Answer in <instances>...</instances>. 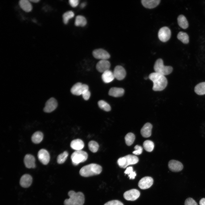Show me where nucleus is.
I'll return each mask as SVG.
<instances>
[{
  "label": "nucleus",
  "instance_id": "1",
  "mask_svg": "<svg viewBox=\"0 0 205 205\" xmlns=\"http://www.w3.org/2000/svg\"><path fill=\"white\" fill-rule=\"evenodd\" d=\"M149 78L153 83L152 89L154 91H162L167 85V80L163 75L155 72L150 74Z\"/></svg>",
  "mask_w": 205,
  "mask_h": 205
},
{
  "label": "nucleus",
  "instance_id": "43",
  "mask_svg": "<svg viewBox=\"0 0 205 205\" xmlns=\"http://www.w3.org/2000/svg\"><path fill=\"white\" fill-rule=\"evenodd\" d=\"M200 205H205V198H202L199 201Z\"/></svg>",
  "mask_w": 205,
  "mask_h": 205
},
{
  "label": "nucleus",
  "instance_id": "4",
  "mask_svg": "<svg viewBox=\"0 0 205 205\" xmlns=\"http://www.w3.org/2000/svg\"><path fill=\"white\" fill-rule=\"evenodd\" d=\"M154 69L155 72L165 76L171 73L173 68L171 66L164 65L162 59L159 58L155 62Z\"/></svg>",
  "mask_w": 205,
  "mask_h": 205
},
{
  "label": "nucleus",
  "instance_id": "35",
  "mask_svg": "<svg viewBox=\"0 0 205 205\" xmlns=\"http://www.w3.org/2000/svg\"><path fill=\"white\" fill-rule=\"evenodd\" d=\"M98 103L99 107L105 111H109L111 109V107L109 104L103 100L99 101Z\"/></svg>",
  "mask_w": 205,
  "mask_h": 205
},
{
  "label": "nucleus",
  "instance_id": "32",
  "mask_svg": "<svg viewBox=\"0 0 205 205\" xmlns=\"http://www.w3.org/2000/svg\"><path fill=\"white\" fill-rule=\"evenodd\" d=\"M88 146L89 150L93 153L97 152L99 147L98 144L96 142L93 140L89 142Z\"/></svg>",
  "mask_w": 205,
  "mask_h": 205
},
{
  "label": "nucleus",
  "instance_id": "23",
  "mask_svg": "<svg viewBox=\"0 0 205 205\" xmlns=\"http://www.w3.org/2000/svg\"><path fill=\"white\" fill-rule=\"evenodd\" d=\"M102 78L104 83H108L112 81L115 77L113 73L108 70L103 73Z\"/></svg>",
  "mask_w": 205,
  "mask_h": 205
},
{
  "label": "nucleus",
  "instance_id": "29",
  "mask_svg": "<svg viewBox=\"0 0 205 205\" xmlns=\"http://www.w3.org/2000/svg\"><path fill=\"white\" fill-rule=\"evenodd\" d=\"M177 38L184 44H187L189 42L188 36L185 32H180L177 35Z\"/></svg>",
  "mask_w": 205,
  "mask_h": 205
},
{
  "label": "nucleus",
  "instance_id": "41",
  "mask_svg": "<svg viewBox=\"0 0 205 205\" xmlns=\"http://www.w3.org/2000/svg\"><path fill=\"white\" fill-rule=\"evenodd\" d=\"M83 98L85 100H88L90 96V92L89 90L85 91L82 94Z\"/></svg>",
  "mask_w": 205,
  "mask_h": 205
},
{
  "label": "nucleus",
  "instance_id": "31",
  "mask_svg": "<svg viewBox=\"0 0 205 205\" xmlns=\"http://www.w3.org/2000/svg\"><path fill=\"white\" fill-rule=\"evenodd\" d=\"M143 147L147 151L150 152L152 151L154 147V144L153 142L150 140H146L143 143Z\"/></svg>",
  "mask_w": 205,
  "mask_h": 205
},
{
  "label": "nucleus",
  "instance_id": "14",
  "mask_svg": "<svg viewBox=\"0 0 205 205\" xmlns=\"http://www.w3.org/2000/svg\"><path fill=\"white\" fill-rule=\"evenodd\" d=\"M169 169L174 172H178L181 171L183 169V164L179 161L171 160L168 163Z\"/></svg>",
  "mask_w": 205,
  "mask_h": 205
},
{
  "label": "nucleus",
  "instance_id": "11",
  "mask_svg": "<svg viewBox=\"0 0 205 205\" xmlns=\"http://www.w3.org/2000/svg\"><path fill=\"white\" fill-rule=\"evenodd\" d=\"M140 193L136 189H132L125 192L123 196L124 198L128 200L134 201L136 200L140 196Z\"/></svg>",
  "mask_w": 205,
  "mask_h": 205
},
{
  "label": "nucleus",
  "instance_id": "19",
  "mask_svg": "<svg viewBox=\"0 0 205 205\" xmlns=\"http://www.w3.org/2000/svg\"><path fill=\"white\" fill-rule=\"evenodd\" d=\"M84 146V144L82 140L76 139L72 140L70 143V147L76 151L81 150Z\"/></svg>",
  "mask_w": 205,
  "mask_h": 205
},
{
  "label": "nucleus",
  "instance_id": "20",
  "mask_svg": "<svg viewBox=\"0 0 205 205\" xmlns=\"http://www.w3.org/2000/svg\"><path fill=\"white\" fill-rule=\"evenodd\" d=\"M160 0H142L141 2L145 8L152 9L157 7L160 3Z\"/></svg>",
  "mask_w": 205,
  "mask_h": 205
},
{
  "label": "nucleus",
  "instance_id": "27",
  "mask_svg": "<svg viewBox=\"0 0 205 205\" xmlns=\"http://www.w3.org/2000/svg\"><path fill=\"white\" fill-rule=\"evenodd\" d=\"M194 91L196 93L199 95L205 94V82L197 85L194 87Z\"/></svg>",
  "mask_w": 205,
  "mask_h": 205
},
{
  "label": "nucleus",
  "instance_id": "39",
  "mask_svg": "<svg viewBox=\"0 0 205 205\" xmlns=\"http://www.w3.org/2000/svg\"><path fill=\"white\" fill-rule=\"evenodd\" d=\"M184 205H198L196 202L192 198H187L184 202Z\"/></svg>",
  "mask_w": 205,
  "mask_h": 205
},
{
  "label": "nucleus",
  "instance_id": "12",
  "mask_svg": "<svg viewBox=\"0 0 205 205\" xmlns=\"http://www.w3.org/2000/svg\"><path fill=\"white\" fill-rule=\"evenodd\" d=\"M153 179L150 177H145L142 178L139 181L138 186L142 189H145L150 188L153 184Z\"/></svg>",
  "mask_w": 205,
  "mask_h": 205
},
{
  "label": "nucleus",
  "instance_id": "18",
  "mask_svg": "<svg viewBox=\"0 0 205 205\" xmlns=\"http://www.w3.org/2000/svg\"><path fill=\"white\" fill-rule=\"evenodd\" d=\"M152 128V124L149 123H145L141 129L140 132L143 137L148 138L151 135V130Z\"/></svg>",
  "mask_w": 205,
  "mask_h": 205
},
{
  "label": "nucleus",
  "instance_id": "7",
  "mask_svg": "<svg viewBox=\"0 0 205 205\" xmlns=\"http://www.w3.org/2000/svg\"><path fill=\"white\" fill-rule=\"evenodd\" d=\"M171 34L170 29L167 26H164L159 30L158 34V37L160 41L165 42L169 39Z\"/></svg>",
  "mask_w": 205,
  "mask_h": 205
},
{
  "label": "nucleus",
  "instance_id": "38",
  "mask_svg": "<svg viewBox=\"0 0 205 205\" xmlns=\"http://www.w3.org/2000/svg\"><path fill=\"white\" fill-rule=\"evenodd\" d=\"M125 163V158L124 157L119 158L117 161L118 165L121 168H124Z\"/></svg>",
  "mask_w": 205,
  "mask_h": 205
},
{
  "label": "nucleus",
  "instance_id": "30",
  "mask_svg": "<svg viewBox=\"0 0 205 205\" xmlns=\"http://www.w3.org/2000/svg\"><path fill=\"white\" fill-rule=\"evenodd\" d=\"M135 138V135L132 133H128L125 137V140L126 145H131L134 143Z\"/></svg>",
  "mask_w": 205,
  "mask_h": 205
},
{
  "label": "nucleus",
  "instance_id": "44",
  "mask_svg": "<svg viewBox=\"0 0 205 205\" xmlns=\"http://www.w3.org/2000/svg\"><path fill=\"white\" fill-rule=\"evenodd\" d=\"M86 3H82L81 4V5H80V7H81V8H83L84 7H85V5H86Z\"/></svg>",
  "mask_w": 205,
  "mask_h": 205
},
{
  "label": "nucleus",
  "instance_id": "8",
  "mask_svg": "<svg viewBox=\"0 0 205 205\" xmlns=\"http://www.w3.org/2000/svg\"><path fill=\"white\" fill-rule=\"evenodd\" d=\"M58 104L56 100L51 97L46 101L43 109L44 111L46 113H50L54 111L57 107Z\"/></svg>",
  "mask_w": 205,
  "mask_h": 205
},
{
  "label": "nucleus",
  "instance_id": "40",
  "mask_svg": "<svg viewBox=\"0 0 205 205\" xmlns=\"http://www.w3.org/2000/svg\"><path fill=\"white\" fill-rule=\"evenodd\" d=\"M104 205H124V204L121 202L119 200H114L106 202Z\"/></svg>",
  "mask_w": 205,
  "mask_h": 205
},
{
  "label": "nucleus",
  "instance_id": "13",
  "mask_svg": "<svg viewBox=\"0 0 205 205\" xmlns=\"http://www.w3.org/2000/svg\"><path fill=\"white\" fill-rule=\"evenodd\" d=\"M114 77L119 80L123 79L126 75V72L124 68L121 65H117L114 68L113 72Z\"/></svg>",
  "mask_w": 205,
  "mask_h": 205
},
{
  "label": "nucleus",
  "instance_id": "15",
  "mask_svg": "<svg viewBox=\"0 0 205 205\" xmlns=\"http://www.w3.org/2000/svg\"><path fill=\"white\" fill-rule=\"evenodd\" d=\"M110 66V62L107 60H101L97 64L96 69L100 72L103 73L109 70Z\"/></svg>",
  "mask_w": 205,
  "mask_h": 205
},
{
  "label": "nucleus",
  "instance_id": "9",
  "mask_svg": "<svg viewBox=\"0 0 205 205\" xmlns=\"http://www.w3.org/2000/svg\"><path fill=\"white\" fill-rule=\"evenodd\" d=\"M92 54L96 59L101 60H107L110 57V54L105 50L102 49H96L93 51Z\"/></svg>",
  "mask_w": 205,
  "mask_h": 205
},
{
  "label": "nucleus",
  "instance_id": "2",
  "mask_svg": "<svg viewBox=\"0 0 205 205\" xmlns=\"http://www.w3.org/2000/svg\"><path fill=\"white\" fill-rule=\"evenodd\" d=\"M69 197L64 202V205H83L85 201L83 194L81 192H76L73 190H70L68 192Z\"/></svg>",
  "mask_w": 205,
  "mask_h": 205
},
{
  "label": "nucleus",
  "instance_id": "45",
  "mask_svg": "<svg viewBox=\"0 0 205 205\" xmlns=\"http://www.w3.org/2000/svg\"><path fill=\"white\" fill-rule=\"evenodd\" d=\"M29 1L33 3H37L39 1V0H30Z\"/></svg>",
  "mask_w": 205,
  "mask_h": 205
},
{
  "label": "nucleus",
  "instance_id": "24",
  "mask_svg": "<svg viewBox=\"0 0 205 205\" xmlns=\"http://www.w3.org/2000/svg\"><path fill=\"white\" fill-rule=\"evenodd\" d=\"M19 3L20 7L24 11L28 12L31 11L32 6L29 1L21 0L19 1Z\"/></svg>",
  "mask_w": 205,
  "mask_h": 205
},
{
  "label": "nucleus",
  "instance_id": "10",
  "mask_svg": "<svg viewBox=\"0 0 205 205\" xmlns=\"http://www.w3.org/2000/svg\"><path fill=\"white\" fill-rule=\"evenodd\" d=\"M38 157L40 161L44 165H47L50 160V154L46 150L42 149L38 153Z\"/></svg>",
  "mask_w": 205,
  "mask_h": 205
},
{
  "label": "nucleus",
  "instance_id": "22",
  "mask_svg": "<svg viewBox=\"0 0 205 205\" xmlns=\"http://www.w3.org/2000/svg\"><path fill=\"white\" fill-rule=\"evenodd\" d=\"M125 158V164L124 168L127 166L131 165H133L137 163L139 161L138 157L134 155H128L124 156Z\"/></svg>",
  "mask_w": 205,
  "mask_h": 205
},
{
  "label": "nucleus",
  "instance_id": "37",
  "mask_svg": "<svg viewBox=\"0 0 205 205\" xmlns=\"http://www.w3.org/2000/svg\"><path fill=\"white\" fill-rule=\"evenodd\" d=\"M135 150L133 152V153L135 155H139L141 154L142 152L143 148L141 146L136 145L134 147Z\"/></svg>",
  "mask_w": 205,
  "mask_h": 205
},
{
  "label": "nucleus",
  "instance_id": "16",
  "mask_svg": "<svg viewBox=\"0 0 205 205\" xmlns=\"http://www.w3.org/2000/svg\"><path fill=\"white\" fill-rule=\"evenodd\" d=\"M32 176L28 174H25L22 176L20 180V184L22 187L27 188L32 184Z\"/></svg>",
  "mask_w": 205,
  "mask_h": 205
},
{
  "label": "nucleus",
  "instance_id": "6",
  "mask_svg": "<svg viewBox=\"0 0 205 205\" xmlns=\"http://www.w3.org/2000/svg\"><path fill=\"white\" fill-rule=\"evenodd\" d=\"M89 90L88 86L85 84L79 82L75 84L72 87L71 92L74 95H80L85 90Z\"/></svg>",
  "mask_w": 205,
  "mask_h": 205
},
{
  "label": "nucleus",
  "instance_id": "36",
  "mask_svg": "<svg viewBox=\"0 0 205 205\" xmlns=\"http://www.w3.org/2000/svg\"><path fill=\"white\" fill-rule=\"evenodd\" d=\"M133 167H129L126 168V170L124 172V173L125 174L128 175V177L130 179H134L136 176L135 171H133Z\"/></svg>",
  "mask_w": 205,
  "mask_h": 205
},
{
  "label": "nucleus",
  "instance_id": "25",
  "mask_svg": "<svg viewBox=\"0 0 205 205\" xmlns=\"http://www.w3.org/2000/svg\"><path fill=\"white\" fill-rule=\"evenodd\" d=\"M177 19L178 24L181 28L183 29L188 28V22L186 18L184 15H179Z\"/></svg>",
  "mask_w": 205,
  "mask_h": 205
},
{
  "label": "nucleus",
  "instance_id": "34",
  "mask_svg": "<svg viewBox=\"0 0 205 205\" xmlns=\"http://www.w3.org/2000/svg\"><path fill=\"white\" fill-rule=\"evenodd\" d=\"M74 14L72 11H67L64 13L63 15V20L64 23L67 24L69 20L74 17Z\"/></svg>",
  "mask_w": 205,
  "mask_h": 205
},
{
  "label": "nucleus",
  "instance_id": "3",
  "mask_svg": "<svg viewBox=\"0 0 205 205\" xmlns=\"http://www.w3.org/2000/svg\"><path fill=\"white\" fill-rule=\"evenodd\" d=\"M102 171V167L100 165L91 163L83 167L80 170L79 174L83 177H87L99 175Z\"/></svg>",
  "mask_w": 205,
  "mask_h": 205
},
{
  "label": "nucleus",
  "instance_id": "17",
  "mask_svg": "<svg viewBox=\"0 0 205 205\" xmlns=\"http://www.w3.org/2000/svg\"><path fill=\"white\" fill-rule=\"evenodd\" d=\"M24 163L26 167L28 168H34L36 167L35 159L32 155L27 154L24 157Z\"/></svg>",
  "mask_w": 205,
  "mask_h": 205
},
{
  "label": "nucleus",
  "instance_id": "42",
  "mask_svg": "<svg viewBox=\"0 0 205 205\" xmlns=\"http://www.w3.org/2000/svg\"><path fill=\"white\" fill-rule=\"evenodd\" d=\"M69 1L70 5L73 7H76L79 3L78 0H69Z\"/></svg>",
  "mask_w": 205,
  "mask_h": 205
},
{
  "label": "nucleus",
  "instance_id": "21",
  "mask_svg": "<svg viewBox=\"0 0 205 205\" xmlns=\"http://www.w3.org/2000/svg\"><path fill=\"white\" fill-rule=\"evenodd\" d=\"M124 90L122 88L114 87L111 88L108 92L109 95L114 97H118L122 96L124 94Z\"/></svg>",
  "mask_w": 205,
  "mask_h": 205
},
{
  "label": "nucleus",
  "instance_id": "33",
  "mask_svg": "<svg viewBox=\"0 0 205 205\" xmlns=\"http://www.w3.org/2000/svg\"><path fill=\"white\" fill-rule=\"evenodd\" d=\"M68 155V153L66 151L59 154L57 157V163L59 164L63 163L66 160Z\"/></svg>",
  "mask_w": 205,
  "mask_h": 205
},
{
  "label": "nucleus",
  "instance_id": "5",
  "mask_svg": "<svg viewBox=\"0 0 205 205\" xmlns=\"http://www.w3.org/2000/svg\"><path fill=\"white\" fill-rule=\"evenodd\" d=\"M87 153L82 150L75 151L71 154V158L73 164L77 165L85 161L88 158Z\"/></svg>",
  "mask_w": 205,
  "mask_h": 205
},
{
  "label": "nucleus",
  "instance_id": "26",
  "mask_svg": "<svg viewBox=\"0 0 205 205\" xmlns=\"http://www.w3.org/2000/svg\"><path fill=\"white\" fill-rule=\"evenodd\" d=\"M43 138V133L40 131H37L34 133L32 136L31 140L34 143L38 144L42 141Z\"/></svg>",
  "mask_w": 205,
  "mask_h": 205
},
{
  "label": "nucleus",
  "instance_id": "28",
  "mask_svg": "<svg viewBox=\"0 0 205 205\" xmlns=\"http://www.w3.org/2000/svg\"><path fill=\"white\" fill-rule=\"evenodd\" d=\"M87 24V20L83 16H77L75 18V24L76 26H84Z\"/></svg>",
  "mask_w": 205,
  "mask_h": 205
}]
</instances>
